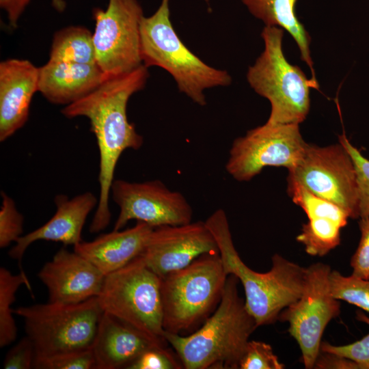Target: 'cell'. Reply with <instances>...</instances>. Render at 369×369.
I'll list each match as a JSON object with an SVG mask.
<instances>
[{
  "instance_id": "6da1fadb",
  "label": "cell",
  "mask_w": 369,
  "mask_h": 369,
  "mask_svg": "<svg viewBox=\"0 0 369 369\" xmlns=\"http://www.w3.org/2000/svg\"><path fill=\"white\" fill-rule=\"evenodd\" d=\"M149 77L144 64L133 71L106 77L93 92L66 105L62 113L68 118H87L99 150L98 206L90 226L91 233L104 230L110 223L109 197L118 161L126 149H139L144 142L127 117L129 98L144 88Z\"/></svg>"
},
{
  "instance_id": "7a4b0ae2",
  "label": "cell",
  "mask_w": 369,
  "mask_h": 369,
  "mask_svg": "<svg viewBox=\"0 0 369 369\" xmlns=\"http://www.w3.org/2000/svg\"><path fill=\"white\" fill-rule=\"evenodd\" d=\"M238 282L228 275L218 306L195 331L185 336L165 333L183 368H238L249 338L258 327L238 295Z\"/></svg>"
},
{
  "instance_id": "3957f363",
  "label": "cell",
  "mask_w": 369,
  "mask_h": 369,
  "mask_svg": "<svg viewBox=\"0 0 369 369\" xmlns=\"http://www.w3.org/2000/svg\"><path fill=\"white\" fill-rule=\"evenodd\" d=\"M204 222L216 241L225 272L241 283L246 308L258 327L278 320L281 312L301 297L306 267L275 254L269 271H255L244 263L236 251L223 209L213 212Z\"/></svg>"
},
{
  "instance_id": "277c9868",
  "label": "cell",
  "mask_w": 369,
  "mask_h": 369,
  "mask_svg": "<svg viewBox=\"0 0 369 369\" xmlns=\"http://www.w3.org/2000/svg\"><path fill=\"white\" fill-rule=\"evenodd\" d=\"M140 53L145 66L167 71L178 90L200 106L206 104L204 90L232 82L227 71L210 66L184 44L171 23L169 0H162L152 16L142 18Z\"/></svg>"
},
{
  "instance_id": "5b68a950",
  "label": "cell",
  "mask_w": 369,
  "mask_h": 369,
  "mask_svg": "<svg viewBox=\"0 0 369 369\" xmlns=\"http://www.w3.org/2000/svg\"><path fill=\"white\" fill-rule=\"evenodd\" d=\"M228 276L219 254L209 253L161 277L165 332L185 336L195 331L218 306Z\"/></svg>"
},
{
  "instance_id": "8992f818",
  "label": "cell",
  "mask_w": 369,
  "mask_h": 369,
  "mask_svg": "<svg viewBox=\"0 0 369 369\" xmlns=\"http://www.w3.org/2000/svg\"><path fill=\"white\" fill-rule=\"evenodd\" d=\"M261 36L264 51L249 68L247 81L271 104L267 123L300 124L310 111V89H318V84L287 61L282 50L283 29L265 26Z\"/></svg>"
},
{
  "instance_id": "52a82bcc",
  "label": "cell",
  "mask_w": 369,
  "mask_h": 369,
  "mask_svg": "<svg viewBox=\"0 0 369 369\" xmlns=\"http://www.w3.org/2000/svg\"><path fill=\"white\" fill-rule=\"evenodd\" d=\"M13 312L23 319L26 336L35 347V362L92 348L103 314L97 297L75 304L49 301L21 306Z\"/></svg>"
},
{
  "instance_id": "ba28073f",
  "label": "cell",
  "mask_w": 369,
  "mask_h": 369,
  "mask_svg": "<svg viewBox=\"0 0 369 369\" xmlns=\"http://www.w3.org/2000/svg\"><path fill=\"white\" fill-rule=\"evenodd\" d=\"M161 281L140 254L124 266L105 275L98 301L103 312L165 346Z\"/></svg>"
},
{
  "instance_id": "9c48e42d",
  "label": "cell",
  "mask_w": 369,
  "mask_h": 369,
  "mask_svg": "<svg viewBox=\"0 0 369 369\" xmlns=\"http://www.w3.org/2000/svg\"><path fill=\"white\" fill-rule=\"evenodd\" d=\"M331 271L323 262L306 267L301 297L284 308L278 317V320L288 324V331L298 344L301 361L307 369L314 368L324 331L340 313V301L330 291Z\"/></svg>"
},
{
  "instance_id": "30bf717a",
  "label": "cell",
  "mask_w": 369,
  "mask_h": 369,
  "mask_svg": "<svg viewBox=\"0 0 369 369\" xmlns=\"http://www.w3.org/2000/svg\"><path fill=\"white\" fill-rule=\"evenodd\" d=\"M287 180L343 208L350 219L359 218L357 175L353 161L340 142L326 146L307 144Z\"/></svg>"
},
{
  "instance_id": "8fae6325",
  "label": "cell",
  "mask_w": 369,
  "mask_h": 369,
  "mask_svg": "<svg viewBox=\"0 0 369 369\" xmlns=\"http://www.w3.org/2000/svg\"><path fill=\"white\" fill-rule=\"evenodd\" d=\"M92 16L96 62L106 77L126 73L143 64L140 24L144 14L138 0H109L107 9L94 8Z\"/></svg>"
},
{
  "instance_id": "7c38bea8",
  "label": "cell",
  "mask_w": 369,
  "mask_h": 369,
  "mask_svg": "<svg viewBox=\"0 0 369 369\" xmlns=\"http://www.w3.org/2000/svg\"><path fill=\"white\" fill-rule=\"evenodd\" d=\"M307 142L299 124L266 122L234 139L226 164L236 180L249 181L268 166L295 167L301 159Z\"/></svg>"
},
{
  "instance_id": "4fadbf2b",
  "label": "cell",
  "mask_w": 369,
  "mask_h": 369,
  "mask_svg": "<svg viewBox=\"0 0 369 369\" xmlns=\"http://www.w3.org/2000/svg\"><path fill=\"white\" fill-rule=\"evenodd\" d=\"M111 195L120 208L113 230L122 229L131 220L154 228L192 221L193 210L185 197L159 180L143 182L114 180Z\"/></svg>"
},
{
  "instance_id": "5bb4252c",
  "label": "cell",
  "mask_w": 369,
  "mask_h": 369,
  "mask_svg": "<svg viewBox=\"0 0 369 369\" xmlns=\"http://www.w3.org/2000/svg\"><path fill=\"white\" fill-rule=\"evenodd\" d=\"M209 253H219L214 236L205 222L191 221L154 228L141 255L161 278Z\"/></svg>"
},
{
  "instance_id": "9a60e30c",
  "label": "cell",
  "mask_w": 369,
  "mask_h": 369,
  "mask_svg": "<svg viewBox=\"0 0 369 369\" xmlns=\"http://www.w3.org/2000/svg\"><path fill=\"white\" fill-rule=\"evenodd\" d=\"M46 287L49 301L75 304L97 297L105 275L87 259L74 251L62 248L39 271Z\"/></svg>"
},
{
  "instance_id": "2e32d148",
  "label": "cell",
  "mask_w": 369,
  "mask_h": 369,
  "mask_svg": "<svg viewBox=\"0 0 369 369\" xmlns=\"http://www.w3.org/2000/svg\"><path fill=\"white\" fill-rule=\"evenodd\" d=\"M287 192L292 201L308 217L296 237L305 252L323 257L340 243L341 230L350 219L348 213L335 203L322 198L299 184L287 180Z\"/></svg>"
},
{
  "instance_id": "e0dca14e",
  "label": "cell",
  "mask_w": 369,
  "mask_h": 369,
  "mask_svg": "<svg viewBox=\"0 0 369 369\" xmlns=\"http://www.w3.org/2000/svg\"><path fill=\"white\" fill-rule=\"evenodd\" d=\"M39 68L27 59L0 63V141H4L28 120L31 102L38 91Z\"/></svg>"
},
{
  "instance_id": "ac0fdd59",
  "label": "cell",
  "mask_w": 369,
  "mask_h": 369,
  "mask_svg": "<svg viewBox=\"0 0 369 369\" xmlns=\"http://www.w3.org/2000/svg\"><path fill=\"white\" fill-rule=\"evenodd\" d=\"M56 211L44 225L20 236L10 250L9 256L18 261L20 271L22 258L28 247L38 241L60 242L73 246L81 243V232L87 216L98 206V199L85 192L71 199L57 195L54 200Z\"/></svg>"
},
{
  "instance_id": "d6986e66",
  "label": "cell",
  "mask_w": 369,
  "mask_h": 369,
  "mask_svg": "<svg viewBox=\"0 0 369 369\" xmlns=\"http://www.w3.org/2000/svg\"><path fill=\"white\" fill-rule=\"evenodd\" d=\"M165 346L130 325L103 312L92 350L96 369L128 368L146 351Z\"/></svg>"
},
{
  "instance_id": "ffe728a7",
  "label": "cell",
  "mask_w": 369,
  "mask_h": 369,
  "mask_svg": "<svg viewBox=\"0 0 369 369\" xmlns=\"http://www.w3.org/2000/svg\"><path fill=\"white\" fill-rule=\"evenodd\" d=\"M105 77L97 63L49 59L39 68L38 92L51 103L68 105L96 90Z\"/></svg>"
},
{
  "instance_id": "44dd1931",
  "label": "cell",
  "mask_w": 369,
  "mask_h": 369,
  "mask_svg": "<svg viewBox=\"0 0 369 369\" xmlns=\"http://www.w3.org/2000/svg\"><path fill=\"white\" fill-rule=\"evenodd\" d=\"M154 228L137 221L135 226L113 230L92 241H81L74 251L87 259L103 274L108 275L124 266L144 250Z\"/></svg>"
},
{
  "instance_id": "7402d4cb",
  "label": "cell",
  "mask_w": 369,
  "mask_h": 369,
  "mask_svg": "<svg viewBox=\"0 0 369 369\" xmlns=\"http://www.w3.org/2000/svg\"><path fill=\"white\" fill-rule=\"evenodd\" d=\"M242 2L265 26L279 27L290 34L298 46L301 59L311 71V79L318 83L310 48L311 37L296 15L297 0H242Z\"/></svg>"
},
{
  "instance_id": "603a6c76",
  "label": "cell",
  "mask_w": 369,
  "mask_h": 369,
  "mask_svg": "<svg viewBox=\"0 0 369 369\" xmlns=\"http://www.w3.org/2000/svg\"><path fill=\"white\" fill-rule=\"evenodd\" d=\"M50 60L79 64H95L93 33L82 26H69L55 32Z\"/></svg>"
},
{
  "instance_id": "cb8c5ba5",
  "label": "cell",
  "mask_w": 369,
  "mask_h": 369,
  "mask_svg": "<svg viewBox=\"0 0 369 369\" xmlns=\"http://www.w3.org/2000/svg\"><path fill=\"white\" fill-rule=\"evenodd\" d=\"M25 285L33 295L32 288L24 271L12 274L5 267L0 268V346L5 347L12 343L17 336V327L11 308L15 301L16 293Z\"/></svg>"
},
{
  "instance_id": "d4e9b609",
  "label": "cell",
  "mask_w": 369,
  "mask_h": 369,
  "mask_svg": "<svg viewBox=\"0 0 369 369\" xmlns=\"http://www.w3.org/2000/svg\"><path fill=\"white\" fill-rule=\"evenodd\" d=\"M329 280L333 297L369 312V279L353 275L345 276L338 271L331 270Z\"/></svg>"
},
{
  "instance_id": "484cf974",
  "label": "cell",
  "mask_w": 369,
  "mask_h": 369,
  "mask_svg": "<svg viewBox=\"0 0 369 369\" xmlns=\"http://www.w3.org/2000/svg\"><path fill=\"white\" fill-rule=\"evenodd\" d=\"M338 139L351 155L355 165L358 189L359 219L369 217V159L362 154L344 133L339 135Z\"/></svg>"
},
{
  "instance_id": "4316f807",
  "label": "cell",
  "mask_w": 369,
  "mask_h": 369,
  "mask_svg": "<svg viewBox=\"0 0 369 369\" xmlns=\"http://www.w3.org/2000/svg\"><path fill=\"white\" fill-rule=\"evenodd\" d=\"M1 195L0 247L5 248L23 236L24 217L9 195L3 191Z\"/></svg>"
},
{
  "instance_id": "83f0119b",
  "label": "cell",
  "mask_w": 369,
  "mask_h": 369,
  "mask_svg": "<svg viewBox=\"0 0 369 369\" xmlns=\"http://www.w3.org/2000/svg\"><path fill=\"white\" fill-rule=\"evenodd\" d=\"M355 318L369 326V317L362 310L356 312ZM320 351L346 357L356 362L359 369H369V333L361 339L344 345H333L322 341Z\"/></svg>"
},
{
  "instance_id": "f1b7e54d",
  "label": "cell",
  "mask_w": 369,
  "mask_h": 369,
  "mask_svg": "<svg viewBox=\"0 0 369 369\" xmlns=\"http://www.w3.org/2000/svg\"><path fill=\"white\" fill-rule=\"evenodd\" d=\"M272 346L264 342L249 340L239 362L238 369H283Z\"/></svg>"
},
{
  "instance_id": "f546056e",
  "label": "cell",
  "mask_w": 369,
  "mask_h": 369,
  "mask_svg": "<svg viewBox=\"0 0 369 369\" xmlns=\"http://www.w3.org/2000/svg\"><path fill=\"white\" fill-rule=\"evenodd\" d=\"M33 368L37 369H92L95 368V358L92 348L61 354L37 361Z\"/></svg>"
},
{
  "instance_id": "4dcf8cb0",
  "label": "cell",
  "mask_w": 369,
  "mask_h": 369,
  "mask_svg": "<svg viewBox=\"0 0 369 369\" xmlns=\"http://www.w3.org/2000/svg\"><path fill=\"white\" fill-rule=\"evenodd\" d=\"M183 366L165 346H157L144 352L128 369H180Z\"/></svg>"
},
{
  "instance_id": "1f68e13d",
  "label": "cell",
  "mask_w": 369,
  "mask_h": 369,
  "mask_svg": "<svg viewBox=\"0 0 369 369\" xmlns=\"http://www.w3.org/2000/svg\"><path fill=\"white\" fill-rule=\"evenodd\" d=\"M360 238L350 265L353 275L369 279V217L359 218Z\"/></svg>"
},
{
  "instance_id": "d6a6232c",
  "label": "cell",
  "mask_w": 369,
  "mask_h": 369,
  "mask_svg": "<svg viewBox=\"0 0 369 369\" xmlns=\"http://www.w3.org/2000/svg\"><path fill=\"white\" fill-rule=\"evenodd\" d=\"M36 350L28 336L23 338L6 354L3 366L5 369L33 368Z\"/></svg>"
},
{
  "instance_id": "836d02e7",
  "label": "cell",
  "mask_w": 369,
  "mask_h": 369,
  "mask_svg": "<svg viewBox=\"0 0 369 369\" xmlns=\"http://www.w3.org/2000/svg\"><path fill=\"white\" fill-rule=\"evenodd\" d=\"M316 369H359L354 361L336 353L320 351L314 365Z\"/></svg>"
},
{
  "instance_id": "e575fe53",
  "label": "cell",
  "mask_w": 369,
  "mask_h": 369,
  "mask_svg": "<svg viewBox=\"0 0 369 369\" xmlns=\"http://www.w3.org/2000/svg\"><path fill=\"white\" fill-rule=\"evenodd\" d=\"M31 0H0L1 8L6 12L9 25L16 28L18 20Z\"/></svg>"
},
{
  "instance_id": "d590c367",
  "label": "cell",
  "mask_w": 369,
  "mask_h": 369,
  "mask_svg": "<svg viewBox=\"0 0 369 369\" xmlns=\"http://www.w3.org/2000/svg\"><path fill=\"white\" fill-rule=\"evenodd\" d=\"M53 8L58 12L62 13L66 8L65 0H51Z\"/></svg>"
}]
</instances>
